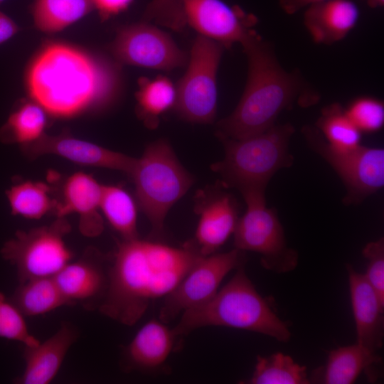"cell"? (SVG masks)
I'll return each mask as SVG.
<instances>
[{"mask_svg":"<svg viewBox=\"0 0 384 384\" xmlns=\"http://www.w3.org/2000/svg\"><path fill=\"white\" fill-rule=\"evenodd\" d=\"M110 256L109 287L98 311L129 326L151 302L169 294L202 257L187 242L174 247L139 237L118 241Z\"/></svg>","mask_w":384,"mask_h":384,"instance_id":"1","label":"cell"},{"mask_svg":"<svg viewBox=\"0 0 384 384\" xmlns=\"http://www.w3.org/2000/svg\"><path fill=\"white\" fill-rule=\"evenodd\" d=\"M117 66L73 46L53 42L34 56L26 73L29 96L50 115L70 118L102 108L120 88Z\"/></svg>","mask_w":384,"mask_h":384,"instance_id":"2","label":"cell"},{"mask_svg":"<svg viewBox=\"0 0 384 384\" xmlns=\"http://www.w3.org/2000/svg\"><path fill=\"white\" fill-rule=\"evenodd\" d=\"M241 46L247 59V79L233 112L217 124L219 139H240L262 133L274 126L279 114L296 100L307 107L319 100L298 72L282 68L272 45L256 31Z\"/></svg>","mask_w":384,"mask_h":384,"instance_id":"3","label":"cell"},{"mask_svg":"<svg viewBox=\"0 0 384 384\" xmlns=\"http://www.w3.org/2000/svg\"><path fill=\"white\" fill-rule=\"evenodd\" d=\"M174 331L179 338L206 326H224L253 331L289 341L288 325L272 309L269 302L256 290L244 266L205 303L185 311Z\"/></svg>","mask_w":384,"mask_h":384,"instance_id":"4","label":"cell"},{"mask_svg":"<svg viewBox=\"0 0 384 384\" xmlns=\"http://www.w3.org/2000/svg\"><path fill=\"white\" fill-rule=\"evenodd\" d=\"M294 132V128L289 123L275 124L262 133L246 138H220L225 155L211 166V169L220 176L224 188H235L241 194L265 191L273 176L293 164L289 146Z\"/></svg>","mask_w":384,"mask_h":384,"instance_id":"5","label":"cell"},{"mask_svg":"<svg viewBox=\"0 0 384 384\" xmlns=\"http://www.w3.org/2000/svg\"><path fill=\"white\" fill-rule=\"evenodd\" d=\"M129 176L134 184L137 203L151 224L150 238L159 240L169 210L192 186L193 176L164 139L146 146L141 157L135 159Z\"/></svg>","mask_w":384,"mask_h":384,"instance_id":"6","label":"cell"},{"mask_svg":"<svg viewBox=\"0 0 384 384\" xmlns=\"http://www.w3.org/2000/svg\"><path fill=\"white\" fill-rule=\"evenodd\" d=\"M265 193H242L247 208L233 233L234 248L258 253L262 267L268 270L289 272L297 266L298 253L287 246L277 211L267 206Z\"/></svg>","mask_w":384,"mask_h":384,"instance_id":"7","label":"cell"},{"mask_svg":"<svg viewBox=\"0 0 384 384\" xmlns=\"http://www.w3.org/2000/svg\"><path fill=\"white\" fill-rule=\"evenodd\" d=\"M224 48L201 35L195 38L187 69L176 85L174 108L182 119L196 124L213 123L217 113V73Z\"/></svg>","mask_w":384,"mask_h":384,"instance_id":"8","label":"cell"},{"mask_svg":"<svg viewBox=\"0 0 384 384\" xmlns=\"http://www.w3.org/2000/svg\"><path fill=\"white\" fill-rule=\"evenodd\" d=\"M70 231L65 218H56L50 225L29 230H18L3 245L1 257L16 267L19 283L53 277L74 257L64 240Z\"/></svg>","mask_w":384,"mask_h":384,"instance_id":"9","label":"cell"},{"mask_svg":"<svg viewBox=\"0 0 384 384\" xmlns=\"http://www.w3.org/2000/svg\"><path fill=\"white\" fill-rule=\"evenodd\" d=\"M304 137L309 146L336 171L346 188L343 203L358 205L384 186V150L359 145L350 149L331 146L319 130L304 126Z\"/></svg>","mask_w":384,"mask_h":384,"instance_id":"10","label":"cell"},{"mask_svg":"<svg viewBox=\"0 0 384 384\" xmlns=\"http://www.w3.org/2000/svg\"><path fill=\"white\" fill-rule=\"evenodd\" d=\"M245 262V252L236 248L201 257L163 299L158 319L168 324L185 311L205 303L218 292L226 275Z\"/></svg>","mask_w":384,"mask_h":384,"instance_id":"11","label":"cell"},{"mask_svg":"<svg viewBox=\"0 0 384 384\" xmlns=\"http://www.w3.org/2000/svg\"><path fill=\"white\" fill-rule=\"evenodd\" d=\"M111 50L120 63L165 71L182 67L188 60L167 33L145 21L119 29Z\"/></svg>","mask_w":384,"mask_h":384,"instance_id":"12","label":"cell"},{"mask_svg":"<svg viewBox=\"0 0 384 384\" xmlns=\"http://www.w3.org/2000/svg\"><path fill=\"white\" fill-rule=\"evenodd\" d=\"M182 6L186 25L225 48L241 45L258 21L254 14L222 0H182Z\"/></svg>","mask_w":384,"mask_h":384,"instance_id":"13","label":"cell"},{"mask_svg":"<svg viewBox=\"0 0 384 384\" xmlns=\"http://www.w3.org/2000/svg\"><path fill=\"white\" fill-rule=\"evenodd\" d=\"M110 263V255L90 247L53 276L70 306L80 304L87 310H98L107 292Z\"/></svg>","mask_w":384,"mask_h":384,"instance_id":"14","label":"cell"},{"mask_svg":"<svg viewBox=\"0 0 384 384\" xmlns=\"http://www.w3.org/2000/svg\"><path fill=\"white\" fill-rule=\"evenodd\" d=\"M219 186L197 191L194 211L199 219L194 237L187 242L201 255L215 253L233 235L239 219L233 196Z\"/></svg>","mask_w":384,"mask_h":384,"instance_id":"15","label":"cell"},{"mask_svg":"<svg viewBox=\"0 0 384 384\" xmlns=\"http://www.w3.org/2000/svg\"><path fill=\"white\" fill-rule=\"evenodd\" d=\"M22 149L31 158L53 154L81 166L120 171L128 175L136 159L65 134H44L38 140L22 146Z\"/></svg>","mask_w":384,"mask_h":384,"instance_id":"16","label":"cell"},{"mask_svg":"<svg viewBox=\"0 0 384 384\" xmlns=\"http://www.w3.org/2000/svg\"><path fill=\"white\" fill-rule=\"evenodd\" d=\"M178 337L167 324L153 319L146 322L123 347L120 366L125 372L163 373L171 352L179 347Z\"/></svg>","mask_w":384,"mask_h":384,"instance_id":"17","label":"cell"},{"mask_svg":"<svg viewBox=\"0 0 384 384\" xmlns=\"http://www.w3.org/2000/svg\"><path fill=\"white\" fill-rule=\"evenodd\" d=\"M102 185L93 176L76 172L65 180L62 198L57 200L54 214L65 218L70 213L79 215L80 233L89 238L100 235L104 230V221L100 210Z\"/></svg>","mask_w":384,"mask_h":384,"instance_id":"18","label":"cell"},{"mask_svg":"<svg viewBox=\"0 0 384 384\" xmlns=\"http://www.w3.org/2000/svg\"><path fill=\"white\" fill-rule=\"evenodd\" d=\"M77 327L63 321L50 337L34 346H24L23 358L25 368L15 379L18 384H48L58 373L65 356L77 341Z\"/></svg>","mask_w":384,"mask_h":384,"instance_id":"19","label":"cell"},{"mask_svg":"<svg viewBox=\"0 0 384 384\" xmlns=\"http://www.w3.org/2000/svg\"><path fill=\"white\" fill-rule=\"evenodd\" d=\"M353 314L356 323V343L377 352L383 346L384 304L364 274L346 265Z\"/></svg>","mask_w":384,"mask_h":384,"instance_id":"20","label":"cell"},{"mask_svg":"<svg viewBox=\"0 0 384 384\" xmlns=\"http://www.w3.org/2000/svg\"><path fill=\"white\" fill-rule=\"evenodd\" d=\"M360 11L351 0H326L306 7L304 24L314 43L331 45L356 25Z\"/></svg>","mask_w":384,"mask_h":384,"instance_id":"21","label":"cell"},{"mask_svg":"<svg viewBox=\"0 0 384 384\" xmlns=\"http://www.w3.org/2000/svg\"><path fill=\"white\" fill-rule=\"evenodd\" d=\"M380 357L357 343L338 347L329 352L321 373L320 383L325 384H351L361 373L380 363Z\"/></svg>","mask_w":384,"mask_h":384,"instance_id":"22","label":"cell"},{"mask_svg":"<svg viewBox=\"0 0 384 384\" xmlns=\"http://www.w3.org/2000/svg\"><path fill=\"white\" fill-rule=\"evenodd\" d=\"M136 92V113L146 127L156 129L160 117L174 110L176 100V85L166 76L141 77Z\"/></svg>","mask_w":384,"mask_h":384,"instance_id":"23","label":"cell"},{"mask_svg":"<svg viewBox=\"0 0 384 384\" xmlns=\"http://www.w3.org/2000/svg\"><path fill=\"white\" fill-rule=\"evenodd\" d=\"M9 299L25 316H40L70 306L53 277H36L19 283Z\"/></svg>","mask_w":384,"mask_h":384,"instance_id":"24","label":"cell"},{"mask_svg":"<svg viewBox=\"0 0 384 384\" xmlns=\"http://www.w3.org/2000/svg\"><path fill=\"white\" fill-rule=\"evenodd\" d=\"M100 210L121 240L139 238L137 203L123 187L102 185Z\"/></svg>","mask_w":384,"mask_h":384,"instance_id":"25","label":"cell"},{"mask_svg":"<svg viewBox=\"0 0 384 384\" xmlns=\"http://www.w3.org/2000/svg\"><path fill=\"white\" fill-rule=\"evenodd\" d=\"M93 9L92 0H34L32 16L38 30L53 33L78 21Z\"/></svg>","mask_w":384,"mask_h":384,"instance_id":"26","label":"cell"},{"mask_svg":"<svg viewBox=\"0 0 384 384\" xmlns=\"http://www.w3.org/2000/svg\"><path fill=\"white\" fill-rule=\"evenodd\" d=\"M50 187L41 181H24L6 192L11 213L28 219H39L54 213L57 199L50 195Z\"/></svg>","mask_w":384,"mask_h":384,"instance_id":"27","label":"cell"},{"mask_svg":"<svg viewBox=\"0 0 384 384\" xmlns=\"http://www.w3.org/2000/svg\"><path fill=\"white\" fill-rule=\"evenodd\" d=\"M46 112L35 102H26L9 117L0 132L2 142L29 144L45 133Z\"/></svg>","mask_w":384,"mask_h":384,"instance_id":"28","label":"cell"},{"mask_svg":"<svg viewBox=\"0 0 384 384\" xmlns=\"http://www.w3.org/2000/svg\"><path fill=\"white\" fill-rule=\"evenodd\" d=\"M249 384H308L306 368L294 361L289 356L277 352L257 358L251 377L242 382Z\"/></svg>","mask_w":384,"mask_h":384,"instance_id":"29","label":"cell"},{"mask_svg":"<svg viewBox=\"0 0 384 384\" xmlns=\"http://www.w3.org/2000/svg\"><path fill=\"white\" fill-rule=\"evenodd\" d=\"M316 127L326 142L337 149H350L361 144V132L337 102L321 110Z\"/></svg>","mask_w":384,"mask_h":384,"instance_id":"30","label":"cell"},{"mask_svg":"<svg viewBox=\"0 0 384 384\" xmlns=\"http://www.w3.org/2000/svg\"><path fill=\"white\" fill-rule=\"evenodd\" d=\"M22 312L0 292V337L34 346L40 341L31 334Z\"/></svg>","mask_w":384,"mask_h":384,"instance_id":"31","label":"cell"},{"mask_svg":"<svg viewBox=\"0 0 384 384\" xmlns=\"http://www.w3.org/2000/svg\"><path fill=\"white\" fill-rule=\"evenodd\" d=\"M346 112L362 132H375L384 124V105L378 99L368 97L353 100Z\"/></svg>","mask_w":384,"mask_h":384,"instance_id":"32","label":"cell"},{"mask_svg":"<svg viewBox=\"0 0 384 384\" xmlns=\"http://www.w3.org/2000/svg\"><path fill=\"white\" fill-rule=\"evenodd\" d=\"M145 21H152L176 31L186 26L182 0H151L144 14Z\"/></svg>","mask_w":384,"mask_h":384,"instance_id":"33","label":"cell"},{"mask_svg":"<svg viewBox=\"0 0 384 384\" xmlns=\"http://www.w3.org/2000/svg\"><path fill=\"white\" fill-rule=\"evenodd\" d=\"M363 255L367 260L366 279L384 304V239L368 243L363 249Z\"/></svg>","mask_w":384,"mask_h":384,"instance_id":"34","label":"cell"},{"mask_svg":"<svg viewBox=\"0 0 384 384\" xmlns=\"http://www.w3.org/2000/svg\"><path fill=\"white\" fill-rule=\"evenodd\" d=\"M102 20H107L127 9L134 0H92Z\"/></svg>","mask_w":384,"mask_h":384,"instance_id":"35","label":"cell"},{"mask_svg":"<svg viewBox=\"0 0 384 384\" xmlns=\"http://www.w3.org/2000/svg\"><path fill=\"white\" fill-rule=\"evenodd\" d=\"M18 31L17 24L10 17L0 11V44L10 39Z\"/></svg>","mask_w":384,"mask_h":384,"instance_id":"36","label":"cell"},{"mask_svg":"<svg viewBox=\"0 0 384 384\" xmlns=\"http://www.w3.org/2000/svg\"><path fill=\"white\" fill-rule=\"evenodd\" d=\"M326 0H278L280 8L287 14L292 15L310 5Z\"/></svg>","mask_w":384,"mask_h":384,"instance_id":"37","label":"cell"},{"mask_svg":"<svg viewBox=\"0 0 384 384\" xmlns=\"http://www.w3.org/2000/svg\"><path fill=\"white\" fill-rule=\"evenodd\" d=\"M364 1L366 4L372 8V9H377L383 7L384 5V0H363Z\"/></svg>","mask_w":384,"mask_h":384,"instance_id":"38","label":"cell"},{"mask_svg":"<svg viewBox=\"0 0 384 384\" xmlns=\"http://www.w3.org/2000/svg\"><path fill=\"white\" fill-rule=\"evenodd\" d=\"M5 1V0H0V4H1L3 1Z\"/></svg>","mask_w":384,"mask_h":384,"instance_id":"39","label":"cell"}]
</instances>
